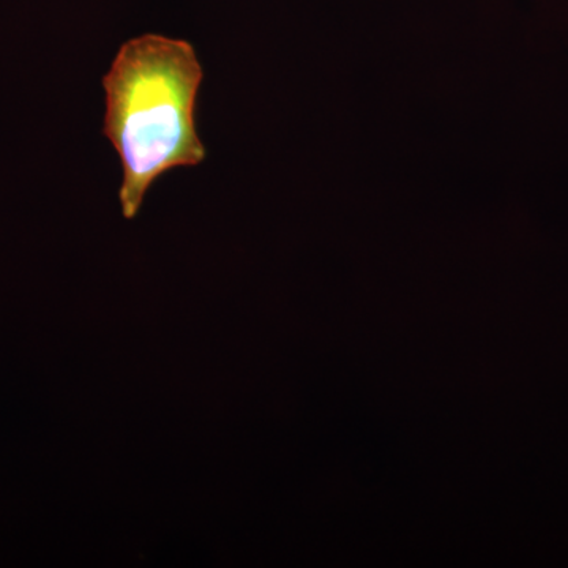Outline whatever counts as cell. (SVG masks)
<instances>
[{
  "mask_svg": "<svg viewBox=\"0 0 568 568\" xmlns=\"http://www.w3.org/2000/svg\"><path fill=\"white\" fill-rule=\"evenodd\" d=\"M203 77L192 43L156 33L123 43L104 74L103 134L122 160L119 197L125 219L140 212L160 175L204 162L194 123Z\"/></svg>",
  "mask_w": 568,
  "mask_h": 568,
  "instance_id": "cell-1",
  "label": "cell"
}]
</instances>
